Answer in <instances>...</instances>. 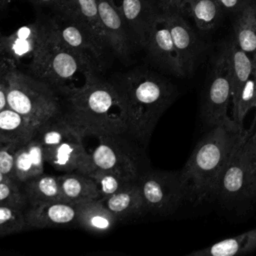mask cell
Returning <instances> with one entry per match:
<instances>
[{
  "label": "cell",
  "instance_id": "1",
  "mask_svg": "<svg viewBox=\"0 0 256 256\" xmlns=\"http://www.w3.org/2000/svg\"><path fill=\"white\" fill-rule=\"evenodd\" d=\"M247 132L233 119L209 127L180 170L189 201L214 199L219 179Z\"/></svg>",
  "mask_w": 256,
  "mask_h": 256
},
{
  "label": "cell",
  "instance_id": "2",
  "mask_svg": "<svg viewBox=\"0 0 256 256\" xmlns=\"http://www.w3.org/2000/svg\"><path fill=\"white\" fill-rule=\"evenodd\" d=\"M61 93L69 106L64 118L83 135H121L128 131L124 99L116 84L94 75L81 87Z\"/></svg>",
  "mask_w": 256,
  "mask_h": 256
},
{
  "label": "cell",
  "instance_id": "3",
  "mask_svg": "<svg viewBox=\"0 0 256 256\" xmlns=\"http://www.w3.org/2000/svg\"><path fill=\"white\" fill-rule=\"evenodd\" d=\"M124 99L128 131L147 140L155 125L177 97V88L167 79L147 70H134L116 83Z\"/></svg>",
  "mask_w": 256,
  "mask_h": 256
},
{
  "label": "cell",
  "instance_id": "4",
  "mask_svg": "<svg viewBox=\"0 0 256 256\" xmlns=\"http://www.w3.org/2000/svg\"><path fill=\"white\" fill-rule=\"evenodd\" d=\"M29 71L60 92L81 87L98 72L84 58L62 44L49 28L46 42Z\"/></svg>",
  "mask_w": 256,
  "mask_h": 256
},
{
  "label": "cell",
  "instance_id": "5",
  "mask_svg": "<svg viewBox=\"0 0 256 256\" xmlns=\"http://www.w3.org/2000/svg\"><path fill=\"white\" fill-rule=\"evenodd\" d=\"M36 137L44 148L46 162L55 169L85 174L92 172L91 157L83 134L64 117L42 124Z\"/></svg>",
  "mask_w": 256,
  "mask_h": 256
},
{
  "label": "cell",
  "instance_id": "6",
  "mask_svg": "<svg viewBox=\"0 0 256 256\" xmlns=\"http://www.w3.org/2000/svg\"><path fill=\"white\" fill-rule=\"evenodd\" d=\"M5 79L10 108L39 125L57 117L60 103L49 83L15 67H9Z\"/></svg>",
  "mask_w": 256,
  "mask_h": 256
},
{
  "label": "cell",
  "instance_id": "7",
  "mask_svg": "<svg viewBox=\"0 0 256 256\" xmlns=\"http://www.w3.org/2000/svg\"><path fill=\"white\" fill-rule=\"evenodd\" d=\"M214 200L229 208H241L256 200V141L252 129L248 130L225 167Z\"/></svg>",
  "mask_w": 256,
  "mask_h": 256
},
{
  "label": "cell",
  "instance_id": "8",
  "mask_svg": "<svg viewBox=\"0 0 256 256\" xmlns=\"http://www.w3.org/2000/svg\"><path fill=\"white\" fill-rule=\"evenodd\" d=\"M145 212L167 215L175 212L188 194L180 171H148L137 179Z\"/></svg>",
  "mask_w": 256,
  "mask_h": 256
},
{
  "label": "cell",
  "instance_id": "9",
  "mask_svg": "<svg viewBox=\"0 0 256 256\" xmlns=\"http://www.w3.org/2000/svg\"><path fill=\"white\" fill-rule=\"evenodd\" d=\"M231 97L229 65L222 48L212 62L201 102V117L208 128L232 119L228 115Z\"/></svg>",
  "mask_w": 256,
  "mask_h": 256
},
{
  "label": "cell",
  "instance_id": "10",
  "mask_svg": "<svg viewBox=\"0 0 256 256\" xmlns=\"http://www.w3.org/2000/svg\"><path fill=\"white\" fill-rule=\"evenodd\" d=\"M46 21L50 32L62 44L84 58L97 71L103 67L108 47L89 29L58 11Z\"/></svg>",
  "mask_w": 256,
  "mask_h": 256
},
{
  "label": "cell",
  "instance_id": "11",
  "mask_svg": "<svg viewBox=\"0 0 256 256\" xmlns=\"http://www.w3.org/2000/svg\"><path fill=\"white\" fill-rule=\"evenodd\" d=\"M48 36L46 21H36L19 27L2 37L1 59L9 66L27 65L30 68L39 56Z\"/></svg>",
  "mask_w": 256,
  "mask_h": 256
},
{
  "label": "cell",
  "instance_id": "12",
  "mask_svg": "<svg viewBox=\"0 0 256 256\" xmlns=\"http://www.w3.org/2000/svg\"><path fill=\"white\" fill-rule=\"evenodd\" d=\"M96 137V145L88 150L92 171L101 170L117 173L130 181H136L139 177L138 166L132 153L123 144L116 140L119 135H93Z\"/></svg>",
  "mask_w": 256,
  "mask_h": 256
},
{
  "label": "cell",
  "instance_id": "13",
  "mask_svg": "<svg viewBox=\"0 0 256 256\" xmlns=\"http://www.w3.org/2000/svg\"><path fill=\"white\" fill-rule=\"evenodd\" d=\"M145 48L148 50L153 61L161 68L177 77H186L183 64L162 10L156 15L151 25Z\"/></svg>",
  "mask_w": 256,
  "mask_h": 256
},
{
  "label": "cell",
  "instance_id": "14",
  "mask_svg": "<svg viewBox=\"0 0 256 256\" xmlns=\"http://www.w3.org/2000/svg\"><path fill=\"white\" fill-rule=\"evenodd\" d=\"M100 25L107 47L121 58L130 54L133 40L118 7L109 0H97Z\"/></svg>",
  "mask_w": 256,
  "mask_h": 256
},
{
  "label": "cell",
  "instance_id": "15",
  "mask_svg": "<svg viewBox=\"0 0 256 256\" xmlns=\"http://www.w3.org/2000/svg\"><path fill=\"white\" fill-rule=\"evenodd\" d=\"M168 27L180 56L186 76L193 73L201 55L202 46L195 32L184 19V14L176 11H163Z\"/></svg>",
  "mask_w": 256,
  "mask_h": 256
},
{
  "label": "cell",
  "instance_id": "16",
  "mask_svg": "<svg viewBox=\"0 0 256 256\" xmlns=\"http://www.w3.org/2000/svg\"><path fill=\"white\" fill-rule=\"evenodd\" d=\"M128 27L133 43L144 47L151 25L160 12L151 0H121L118 7Z\"/></svg>",
  "mask_w": 256,
  "mask_h": 256
},
{
  "label": "cell",
  "instance_id": "17",
  "mask_svg": "<svg viewBox=\"0 0 256 256\" xmlns=\"http://www.w3.org/2000/svg\"><path fill=\"white\" fill-rule=\"evenodd\" d=\"M78 204L56 200L29 206L26 210V223L31 228H49L69 225L77 221Z\"/></svg>",
  "mask_w": 256,
  "mask_h": 256
},
{
  "label": "cell",
  "instance_id": "18",
  "mask_svg": "<svg viewBox=\"0 0 256 256\" xmlns=\"http://www.w3.org/2000/svg\"><path fill=\"white\" fill-rule=\"evenodd\" d=\"M45 152L40 140L32 137L20 144L14 156V181L24 183L27 180L44 173Z\"/></svg>",
  "mask_w": 256,
  "mask_h": 256
},
{
  "label": "cell",
  "instance_id": "19",
  "mask_svg": "<svg viewBox=\"0 0 256 256\" xmlns=\"http://www.w3.org/2000/svg\"><path fill=\"white\" fill-rule=\"evenodd\" d=\"M101 200L118 221L146 213L137 180L125 184L118 191Z\"/></svg>",
  "mask_w": 256,
  "mask_h": 256
},
{
  "label": "cell",
  "instance_id": "20",
  "mask_svg": "<svg viewBox=\"0 0 256 256\" xmlns=\"http://www.w3.org/2000/svg\"><path fill=\"white\" fill-rule=\"evenodd\" d=\"M40 126L9 106L0 111L1 141L20 145L34 137Z\"/></svg>",
  "mask_w": 256,
  "mask_h": 256
},
{
  "label": "cell",
  "instance_id": "21",
  "mask_svg": "<svg viewBox=\"0 0 256 256\" xmlns=\"http://www.w3.org/2000/svg\"><path fill=\"white\" fill-rule=\"evenodd\" d=\"M117 222L116 217L109 211L101 199L78 204L76 224L91 233H107Z\"/></svg>",
  "mask_w": 256,
  "mask_h": 256
},
{
  "label": "cell",
  "instance_id": "22",
  "mask_svg": "<svg viewBox=\"0 0 256 256\" xmlns=\"http://www.w3.org/2000/svg\"><path fill=\"white\" fill-rule=\"evenodd\" d=\"M256 250V227L192 251L190 256H235Z\"/></svg>",
  "mask_w": 256,
  "mask_h": 256
},
{
  "label": "cell",
  "instance_id": "23",
  "mask_svg": "<svg viewBox=\"0 0 256 256\" xmlns=\"http://www.w3.org/2000/svg\"><path fill=\"white\" fill-rule=\"evenodd\" d=\"M62 199L74 204L100 199V193L93 178L81 172H66L60 176Z\"/></svg>",
  "mask_w": 256,
  "mask_h": 256
},
{
  "label": "cell",
  "instance_id": "24",
  "mask_svg": "<svg viewBox=\"0 0 256 256\" xmlns=\"http://www.w3.org/2000/svg\"><path fill=\"white\" fill-rule=\"evenodd\" d=\"M55 11L79 22L106 45L100 25L97 0H61Z\"/></svg>",
  "mask_w": 256,
  "mask_h": 256
},
{
  "label": "cell",
  "instance_id": "25",
  "mask_svg": "<svg viewBox=\"0 0 256 256\" xmlns=\"http://www.w3.org/2000/svg\"><path fill=\"white\" fill-rule=\"evenodd\" d=\"M223 50L227 56L229 65L232 83V100L252 75L253 56L241 49L234 38L224 44Z\"/></svg>",
  "mask_w": 256,
  "mask_h": 256
},
{
  "label": "cell",
  "instance_id": "26",
  "mask_svg": "<svg viewBox=\"0 0 256 256\" xmlns=\"http://www.w3.org/2000/svg\"><path fill=\"white\" fill-rule=\"evenodd\" d=\"M23 184V193L29 206H36L56 200H63L60 176L42 173Z\"/></svg>",
  "mask_w": 256,
  "mask_h": 256
},
{
  "label": "cell",
  "instance_id": "27",
  "mask_svg": "<svg viewBox=\"0 0 256 256\" xmlns=\"http://www.w3.org/2000/svg\"><path fill=\"white\" fill-rule=\"evenodd\" d=\"M234 22V39L241 49L253 56L256 53V5L242 9Z\"/></svg>",
  "mask_w": 256,
  "mask_h": 256
},
{
  "label": "cell",
  "instance_id": "28",
  "mask_svg": "<svg viewBox=\"0 0 256 256\" xmlns=\"http://www.w3.org/2000/svg\"><path fill=\"white\" fill-rule=\"evenodd\" d=\"M222 11L218 0H187L185 12H189L198 29L208 31L215 27Z\"/></svg>",
  "mask_w": 256,
  "mask_h": 256
},
{
  "label": "cell",
  "instance_id": "29",
  "mask_svg": "<svg viewBox=\"0 0 256 256\" xmlns=\"http://www.w3.org/2000/svg\"><path fill=\"white\" fill-rule=\"evenodd\" d=\"M25 206L0 204V237L19 233L27 227Z\"/></svg>",
  "mask_w": 256,
  "mask_h": 256
},
{
  "label": "cell",
  "instance_id": "30",
  "mask_svg": "<svg viewBox=\"0 0 256 256\" xmlns=\"http://www.w3.org/2000/svg\"><path fill=\"white\" fill-rule=\"evenodd\" d=\"M255 84L252 75L243 85L237 95L231 100L232 119L240 126H243L244 119L251 109H254Z\"/></svg>",
  "mask_w": 256,
  "mask_h": 256
},
{
  "label": "cell",
  "instance_id": "31",
  "mask_svg": "<svg viewBox=\"0 0 256 256\" xmlns=\"http://www.w3.org/2000/svg\"><path fill=\"white\" fill-rule=\"evenodd\" d=\"M89 175L93 178V180L97 185V188L100 193V199L115 193L120 188H122L125 184L132 182L129 179L117 173H113L109 171L93 170Z\"/></svg>",
  "mask_w": 256,
  "mask_h": 256
},
{
  "label": "cell",
  "instance_id": "32",
  "mask_svg": "<svg viewBox=\"0 0 256 256\" xmlns=\"http://www.w3.org/2000/svg\"><path fill=\"white\" fill-rule=\"evenodd\" d=\"M0 204H17L26 206L25 195L14 180L8 179L0 182Z\"/></svg>",
  "mask_w": 256,
  "mask_h": 256
},
{
  "label": "cell",
  "instance_id": "33",
  "mask_svg": "<svg viewBox=\"0 0 256 256\" xmlns=\"http://www.w3.org/2000/svg\"><path fill=\"white\" fill-rule=\"evenodd\" d=\"M19 145L0 140V171L14 180V156Z\"/></svg>",
  "mask_w": 256,
  "mask_h": 256
},
{
  "label": "cell",
  "instance_id": "34",
  "mask_svg": "<svg viewBox=\"0 0 256 256\" xmlns=\"http://www.w3.org/2000/svg\"><path fill=\"white\" fill-rule=\"evenodd\" d=\"M223 11L237 15L242 9L256 5V0H218Z\"/></svg>",
  "mask_w": 256,
  "mask_h": 256
},
{
  "label": "cell",
  "instance_id": "35",
  "mask_svg": "<svg viewBox=\"0 0 256 256\" xmlns=\"http://www.w3.org/2000/svg\"><path fill=\"white\" fill-rule=\"evenodd\" d=\"M162 11H176L184 14L186 11L187 0H158Z\"/></svg>",
  "mask_w": 256,
  "mask_h": 256
},
{
  "label": "cell",
  "instance_id": "36",
  "mask_svg": "<svg viewBox=\"0 0 256 256\" xmlns=\"http://www.w3.org/2000/svg\"><path fill=\"white\" fill-rule=\"evenodd\" d=\"M5 76H6V74L2 78H0V111L8 106V101H7V85H6Z\"/></svg>",
  "mask_w": 256,
  "mask_h": 256
},
{
  "label": "cell",
  "instance_id": "37",
  "mask_svg": "<svg viewBox=\"0 0 256 256\" xmlns=\"http://www.w3.org/2000/svg\"><path fill=\"white\" fill-rule=\"evenodd\" d=\"M33 4L38 6H45V7H52L56 10L61 2V0H30Z\"/></svg>",
  "mask_w": 256,
  "mask_h": 256
},
{
  "label": "cell",
  "instance_id": "38",
  "mask_svg": "<svg viewBox=\"0 0 256 256\" xmlns=\"http://www.w3.org/2000/svg\"><path fill=\"white\" fill-rule=\"evenodd\" d=\"M252 77L254 79L255 84V102H254V109L256 110V53L253 55V71H252Z\"/></svg>",
  "mask_w": 256,
  "mask_h": 256
},
{
  "label": "cell",
  "instance_id": "39",
  "mask_svg": "<svg viewBox=\"0 0 256 256\" xmlns=\"http://www.w3.org/2000/svg\"><path fill=\"white\" fill-rule=\"evenodd\" d=\"M9 67H11V66H9L5 61L0 59V78H2L6 74Z\"/></svg>",
  "mask_w": 256,
  "mask_h": 256
},
{
  "label": "cell",
  "instance_id": "40",
  "mask_svg": "<svg viewBox=\"0 0 256 256\" xmlns=\"http://www.w3.org/2000/svg\"><path fill=\"white\" fill-rule=\"evenodd\" d=\"M10 2H11V0H0V9H2V10L6 9L9 6Z\"/></svg>",
  "mask_w": 256,
  "mask_h": 256
},
{
  "label": "cell",
  "instance_id": "41",
  "mask_svg": "<svg viewBox=\"0 0 256 256\" xmlns=\"http://www.w3.org/2000/svg\"><path fill=\"white\" fill-rule=\"evenodd\" d=\"M8 179H10V178H8L5 174H3V173L0 171V182L5 181V180H8ZM11 180H12V179H11Z\"/></svg>",
  "mask_w": 256,
  "mask_h": 256
},
{
  "label": "cell",
  "instance_id": "42",
  "mask_svg": "<svg viewBox=\"0 0 256 256\" xmlns=\"http://www.w3.org/2000/svg\"><path fill=\"white\" fill-rule=\"evenodd\" d=\"M111 3H113L115 6H117V7H119V5H120V2H121V0H109Z\"/></svg>",
  "mask_w": 256,
  "mask_h": 256
},
{
  "label": "cell",
  "instance_id": "43",
  "mask_svg": "<svg viewBox=\"0 0 256 256\" xmlns=\"http://www.w3.org/2000/svg\"><path fill=\"white\" fill-rule=\"evenodd\" d=\"M252 137H253V139L256 141V128H255V129H252Z\"/></svg>",
  "mask_w": 256,
  "mask_h": 256
},
{
  "label": "cell",
  "instance_id": "44",
  "mask_svg": "<svg viewBox=\"0 0 256 256\" xmlns=\"http://www.w3.org/2000/svg\"><path fill=\"white\" fill-rule=\"evenodd\" d=\"M2 37H3V35L0 33V54H1V41H2ZM0 59H1V56H0Z\"/></svg>",
  "mask_w": 256,
  "mask_h": 256
}]
</instances>
